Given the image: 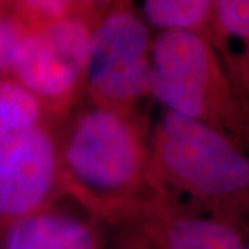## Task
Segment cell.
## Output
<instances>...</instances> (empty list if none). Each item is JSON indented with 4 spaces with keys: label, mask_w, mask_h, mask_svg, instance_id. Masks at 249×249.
Returning a JSON list of instances; mask_svg holds the SVG:
<instances>
[{
    "label": "cell",
    "mask_w": 249,
    "mask_h": 249,
    "mask_svg": "<svg viewBox=\"0 0 249 249\" xmlns=\"http://www.w3.org/2000/svg\"><path fill=\"white\" fill-rule=\"evenodd\" d=\"M154 194L183 212L248 224V145L160 107L151 116Z\"/></svg>",
    "instance_id": "obj_1"
},
{
    "label": "cell",
    "mask_w": 249,
    "mask_h": 249,
    "mask_svg": "<svg viewBox=\"0 0 249 249\" xmlns=\"http://www.w3.org/2000/svg\"><path fill=\"white\" fill-rule=\"evenodd\" d=\"M242 97H249V1L213 0L204 36Z\"/></svg>",
    "instance_id": "obj_9"
},
{
    "label": "cell",
    "mask_w": 249,
    "mask_h": 249,
    "mask_svg": "<svg viewBox=\"0 0 249 249\" xmlns=\"http://www.w3.org/2000/svg\"><path fill=\"white\" fill-rule=\"evenodd\" d=\"M108 1L88 14L28 32L16 46L9 76L53 118L61 119L85 97L83 76L90 36Z\"/></svg>",
    "instance_id": "obj_6"
},
{
    "label": "cell",
    "mask_w": 249,
    "mask_h": 249,
    "mask_svg": "<svg viewBox=\"0 0 249 249\" xmlns=\"http://www.w3.org/2000/svg\"><path fill=\"white\" fill-rule=\"evenodd\" d=\"M154 34L129 1H108L90 36L83 88L89 101L124 112L151 100Z\"/></svg>",
    "instance_id": "obj_5"
},
{
    "label": "cell",
    "mask_w": 249,
    "mask_h": 249,
    "mask_svg": "<svg viewBox=\"0 0 249 249\" xmlns=\"http://www.w3.org/2000/svg\"><path fill=\"white\" fill-rule=\"evenodd\" d=\"M144 22L158 34L190 32L205 36L213 0H144L134 6Z\"/></svg>",
    "instance_id": "obj_10"
},
{
    "label": "cell",
    "mask_w": 249,
    "mask_h": 249,
    "mask_svg": "<svg viewBox=\"0 0 249 249\" xmlns=\"http://www.w3.org/2000/svg\"><path fill=\"white\" fill-rule=\"evenodd\" d=\"M28 32L32 31L18 16L13 1H0V73L9 75L13 52Z\"/></svg>",
    "instance_id": "obj_13"
},
{
    "label": "cell",
    "mask_w": 249,
    "mask_h": 249,
    "mask_svg": "<svg viewBox=\"0 0 249 249\" xmlns=\"http://www.w3.org/2000/svg\"><path fill=\"white\" fill-rule=\"evenodd\" d=\"M107 249H249L248 224L183 212L158 196L85 201Z\"/></svg>",
    "instance_id": "obj_4"
},
{
    "label": "cell",
    "mask_w": 249,
    "mask_h": 249,
    "mask_svg": "<svg viewBox=\"0 0 249 249\" xmlns=\"http://www.w3.org/2000/svg\"><path fill=\"white\" fill-rule=\"evenodd\" d=\"M65 196L57 118L49 116L0 142V226Z\"/></svg>",
    "instance_id": "obj_7"
},
{
    "label": "cell",
    "mask_w": 249,
    "mask_h": 249,
    "mask_svg": "<svg viewBox=\"0 0 249 249\" xmlns=\"http://www.w3.org/2000/svg\"><path fill=\"white\" fill-rule=\"evenodd\" d=\"M150 96L160 107L212 126L248 145V100L235 89L202 35H154Z\"/></svg>",
    "instance_id": "obj_3"
},
{
    "label": "cell",
    "mask_w": 249,
    "mask_h": 249,
    "mask_svg": "<svg viewBox=\"0 0 249 249\" xmlns=\"http://www.w3.org/2000/svg\"><path fill=\"white\" fill-rule=\"evenodd\" d=\"M0 249H107L96 220L70 196L0 226Z\"/></svg>",
    "instance_id": "obj_8"
},
{
    "label": "cell",
    "mask_w": 249,
    "mask_h": 249,
    "mask_svg": "<svg viewBox=\"0 0 249 249\" xmlns=\"http://www.w3.org/2000/svg\"><path fill=\"white\" fill-rule=\"evenodd\" d=\"M49 116L28 90L9 75L0 73V142Z\"/></svg>",
    "instance_id": "obj_11"
},
{
    "label": "cell",
    "mask_w": 249,
    "mask_h": 249,
    "mask_svg": "<svg viewBox=\"0 0 249 249\" xmlns=\"http://www.w3.org/2000/svg\"><path fill=\"white\" fill-rule=\"evenodd\" d=\"M151 112H124L83 97L58 119L65 194L75 202L152 196Z\"/></svg>",
    "instance_id": "obj_2"
},
{
    "label": "cell",
    "mask_w": 249,
    "mask_h": 249,
    "mask_svg": "<svg viewBox=\"0 0 249 249\" xmlns=\"http://www.w3.org/2000/svg\"><path fill=\"white\" fill-rule=\"evenodd\" d=\"M18 16L31 31L47 27L57 21L88 14L100 1L76 0H19L13 1Z\"/></svg>",
    "instance_id": "obj_12"
}]
</instances>
